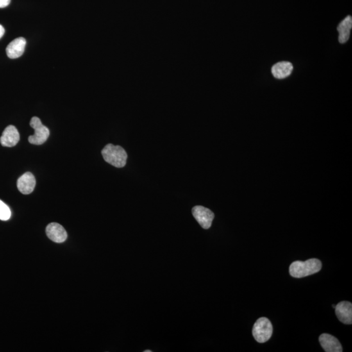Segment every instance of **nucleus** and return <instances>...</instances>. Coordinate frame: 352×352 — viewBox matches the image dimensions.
Listing matches in <instances>:
<instances>
[{
  "label": "nucleus",
  "mask_w": 352,
  "mask_h": 352,
  "mask_svg": "<svg viewBox=\"0 0 352 352\" xmlns=\"http://www.w3.org/2000/svg\"><path fill=\"white\" fill-rule=\"evenodd\" d=\"M46 233L50 240L58 244L64 242L67 240V231L61 224L56 222H52L47 226Z\"/></svg>",
  "instance_id": "6"
},
{
  "label": "nucleus",
  "mask_w": 352,
  "mask_h": 352,
  "mask_svg": "<svg viewBox=\"0 0 352 352\" xmlns=\"http://www.w3.org/2000/svg\"><path fill=\"white\" fill-rule=\"evenodd\" d=\"M322 267V262L319 259H309L305 262L296 261L290 265V274L294 278H303L319 272Z\"/></svg>",
  "instance_id": "1"
},
{
  "label": "nucleus",
  "mask_w": 352,
  "mask_h": 352,
  "mask_svg": "<svg viewBox=\"0 0 352 352\" xmlns=\"http://www.w3.org/2000/svg\"><path fill=\"white\" fill-rule=\"evenodd\" d=\"M4 33H5V29L0 24V38L3 37Z\"/></svg>",
  "instance_id": "16"
},
{
  "label": "nucleus",
  "mask_w": 352,
  "mask_h": 352,
  "mask_svg": "<svg viewBox=\"0 0 352 352\" xmlns=\"http://www.w3.org/2000/svg\"><path fill=\"white\" fill-rule=\"evenodd\" d=\"M352 28V19L351 16H347L345 18L337 27V30L339 33L338 42L341 44L346 43L349 40L350 35V30Z\"/></svg>",
  "instance_id": "13"
},
{
  "label": "nucleus",
  "mask_w": 352,
  "mask_h": 352,
  "mask_svg": "<svg viewBox=\"0 0 352 352\" xmlns=\"http://www.w3.org/2000/svg\"><path fill=\"white\" fill-rule=\"evenodd\" d=\"M30 126L35 131L33 135L29 136V142L35 145L44 144L49 137L50 131L46 126H43L42 121L37 117H33L30 121Z\"/></svg>",
  "instance_id": "4"
},
{
  "label": "nucleus",
  "mask_w": 352,
  "mask_h": 352,
  "mask_svg": "<svg viewBox=\"0 0 352 352\" xmlns=\"http://www.w3.org/2000/svg\"><path fill=\"white\" fill-rule=\"evenodd\" d=\"M35 178L31 172H26L18 179V189L22 194H31L35 188Z\"/></svg>",
  "instance_id": "10"
},
{
  "label": "nucleus",
  "mask_w": 352,
  "mask_h": 352,
  "mask_svg": "<svg viewBox=\"0 0 352 352\" xmlns=\"http://www.w3.org/2000/svg\"><path fill=\"white\" fill-rule=\"evenodd\" d=\"M101 153L104 161L113 167L122 168L126 165L127 154L121 146L109 144L104 147Z\"/></svg>",
  "instance_id": "2"
},
{
  "label": "nucleus",
  "mask_w": 352,
  "mask_h": 352,
  "mask_svg": "<svg viewBox=\"0 0 352 352\" xmlns=\"http://www.w3.org/2000/svg\"><path fill=\"white\" fill-rule=\"evenodd\" d=\"M319 341L325 351L342 352L343 351L341 344L337 338L329 334H322L320 336Z\"/></svg>",
  "instance_id": "9"
},
{
  "label": "nucleus",
  "mask_w": 352,
  "mask_h": 352,
  "mask_svg": "<svg viewBox=\"0 0 352 352\" xmlns=\"http://www.w3.org/2000/svg\"><path fill=\"white\" fill-rule=\"evenodd\" d=\"M293 65L288 61H281L272 66L271 72L272 75L277 79L287 78L292 74Z\"/></svg>",
  "instance_id": "12"
},
{
  "label": "nucleus",
  "mask_w": 352,
  "mask_h": 352,
  "mask_svg": "<svg viewBox=\"0 0 352 352\" xmlns=\"http://www.w3.org/2000/svg\"><path fill=\"white\" fill-rule=\"evenodd\" d=\"M192 213L193 216L202 228L204 229L210 228L214 219V213L212 211L203 206H197L192 208Z\"/></svg>",
  "instance_id": "5"
},
{
  "label": "nucleus",
  "mask_w": 352,
  "mask_h": 352,
  "mask_svg": "<svg viewBox=\"0 0 352 352\" xmlns=\"http://www.w3.org/2000/svg\"><path fill=\"white\" fill-rule=\"evenodd\" d=\"M11 0H0V8H4L10 5Z\"/></svg>",
  "instance_id": "15"
},
{
  "label": "nucleus",
  "mask_w": 352,
  "mask_h": 352,
  "mask_svg": "<svg viewBox=\"0 0 352 352\" xmlns=\"http://www.w3.org/2000/svg\"><path fill=\"white\" fill-rule=\"evenodd\" d=\"M144 352H151V350H145Z\"/></svg>",
  "instance_id": "17"
},
{
  "label": "nucleus",
  "mask_w": 352,
  "mask_h": 352,
  "mask_svg": "<svg viewBox=\"0 0 352 352\" xmlns=\"http://www.w3.org/2000/svg\"><path fill=\"white\" fill-rule=\"evenodd\" d=\"M335 313L342 323L350 325L352 323V304L349 301H341L335 306Z\"/></svg>",
  "instance_id": "8"
},
{
  "label": "nucleus",
  "mask_w": 352,
  "mask_h": 352,
  "mask_svg": "<svg viewBox=\"0 0 352 352\" xmlns=\"http://www.w3.org/2000/svg\"><path fill=\"white\" fill-rule=\"evenodd\" d=\"M26 41L23 37L15 38L6 48L7 55L11 59L19 58L23 54Z\"/></svg>",
  "instance_id": "11"
},
{
  "label": "nucleus",
  "mask_w": 352,
  "mask_h": 352,
  "mask_svg": "<svg viewBox=\"0 0 352 352\" xmlns=\"http://www.w3.org/2000/svg\"><path fill=\"white\" fill-rule=\"evenodd\" d=\"M11 216V211L10 208L4 202L0 200V220L8 221Z\"/></svg>",
  "instance_id": "14"
},
{
  "label": "nucleus",
  "mask_w": 352,
  "mask_h": 352,
  "mask_svg": "<svg viewBox=\"0 0 352 352\" xmlns=\"http://www.w3.org/2000/svg\"><path fill=\"white\" fill-rule=\"evenodd\" d=\"M20 135L17 128L13 126L7 127L0 138V143L3 146L13 147L19 143Z\"/></svg>",
  "instance_id": "7"
},
{
  "label": "nucleus",
  "mask_w": 352,
  "mask_h": 352,
  "mask_svg": "<svg viewBox=\"0 0 352 352\" xmlns=\"http://www.w3.org/2000/svg\"><path fill=\"white\" fill-rule=\"evenodd\" d=\"M335 306H336V305H333V307L334 308H335Z\"/></svg>",
  "instance_id": "18"
},
{
  "label": "nucleus",
  "mask_w": 352,
  "mask_h": 352,
  "mask_svg": "<svg viewBox=\"0 0 352 352\" xmlns=\"http://www.w3.org/2000/svg\"><path fill=\"white\" fill-rule=\"evenodd\" d=\"M272 326L267 318H260L254 324L253 328V335L256 341L264 343L271 337Z\"/></svg>",
  "instance_id": "3"
}]
</instances>
